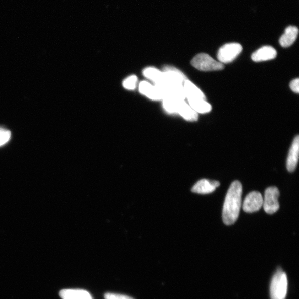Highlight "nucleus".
<instances>
[{
    "label": "nucleus",
    "instance_id": "obj_7",
    "mask_svg": "<svg viewBox=\"0 0 299 299\" xmlns=\"http://www.w3.org/2000/svg\"><path fill=\"white\" fill-rule=\"evenodd\" d=\"M165 81L168 84L176 85H183L186 77L180 70L172 67H166L164 69Z\"/></svg>",
    "mask_w": 299,
    "mask_h": 299
},
{
    "label": "nucleus",
    "instance_id": "obj_22",
    "mask_svg": "<svg viewBox=\"0 0 299 299\" xmlns=\"http://www.w3.org/2000/svg\"><path fill=\"white\" fill-rule=\"evenodd\" d=\"M299 80L298 78H296L294 80H293L290 84V88L293 91L295 92L296 93H298L299 92Z\"/></svg>",
    "mask_w": 299,
    "mask_h": 299
},
{
    "label": "nucleus",
    "instance_id": "obj_4",
    "mask_svg": "<svg viewBox=\"0 0 299 299\" xmlns=\"http://www.w3.org/2000/svg\"><path fill=\"white\" fill-rule=\"evenodd\" d=\"M242 46L239 43H227L220 48L217 53V59L222 64L231 63L242 52Z\"/></svg>",
    "mask_w": 299,
    "mask_h": 299
},
{
    "label": "nucleus",
    "instance_id": "obj_20",
    "mask_svg": "<svg viewBox=\"0 0 299 299\" xmlns=\"http://www.w3.org/2000/svg\"><path fill=\"white\" fill-rule=\"evenodd\" d=\"M11 138V132L9 130L0 128V146L7 143Z\"/></svg>",
    "mask_w": 299,
    "mask_h": 299
},
{
    "label": "nucleus",
    "instance_id": "obj_12",
    "mask_svg": "<svg viewBox=\"0 0 299 299\" xmlns=\"http://www.w3.org/2000/svg\"><path fill=\"white\" fill-rule=\"evenodd\" d=\"M298 33V30L295 26L287 27L283 35L279 40V43L282 47L284 48L291 46L296 41Z\"/></svg>",
    "mask_w": 299,
    "mask_h": 299
},
{
    "label": "nucleus",
    "instance_id": "obj_3",
    "mask_svg": "<svg viewBox=\"0 0 299 299\" xmlns=\"http://www.w3.org/2000/svg\"><path fill=\"white\" fill-rule=\"evenodd\" d=\"M192 66L201 71H216L224 68V64L216 61L206 53H200L195 56L191 61Z\"/></svg>",
    "mask_w": 299,
    "mask_h": 299
},
{
    "label": "nucleus",
    "instance_id": "obj_9",
    "mask_svg": "<svg viewBox=\"0 0 299 299\" xmlns=\"http://www.w3.org/2000/svg\"><path fill=\"white\" fill-rule=\"evenodd\" d=\"M298 152L299 137L297 135L293 141L287 159L286 168L290 172H293L296 170L298 160Z\"/></svg>",
    "mask_w": 299,
    "mask_h": 299
},
{
    "label": "nucleus",
    "instance_id": "obj_8",
    "mask_svg": "<svg viewBox=\"0 0 299 299\" xmlns=\"http://www.w3.org/2000/svg\"><path fill=\"white\" fill-rule=\"evenodd\" d=\"M220 186V183L216 181H210L209 179H201L192 187L191 191L195 193L207 194L214 192L216 188Z\"/></svg>",
    "mask_w": 299,
    "mask_h": 299
},
{
    "label": "nucleus",
    "instance_id": "obj_11",
    "mask_svg": "<svg viewBox=\"0 0 299 299\" xmlns=\"http://www.w3.org/2000/svg\"><path fill=\"white\" fill-rule=\"evenodd\" d=\"M183 89L188 101L206 100L203 92L188 79L184 81Z\"/></svg>",
    "mask_w": 299,
    "mask_h": 299
},
{
    "label": "nucleus",
    "instance_id": "obj_13",
    "mask_svg": "<svg viewBox=\"0 0 299 299\" xmlns=\"http://www.w3.org/2000/svg\"><path fill=\"white\" fill-rule=\"evenodd\" d=\"M177 113L186 121L189 122H195L198 120V114L195 112L185 101H182L179 105Z\"/></svg>",
    "mask_w": 299,
    "mask_h": 299
},
{
    "label": "nucleus",
    "instance_id": "obj_14",
    "mask_svg": "<svg viewBox=\"0 0 299 299\" xmlns=\"http://www.w3.org/2000/svg\"><path fill=\"white\" fill-rule=\"evenodd\" d=\"M59 295L62 299H93L88 291L79 289H64Z\"/></svg>",
    "mask_w": 299,
    "mask_h": 299
},
{
    "label": "nucleus",
    "instance_id": "obj_21",
    "mask_svg": "<svg viewBox=\"0 0 299 299\" xmlns=\"http://www.w3.org/2000/svg\"><path fill=\"white\" fill-rule=\"evenodd\" d=\"M105 299H134L131 297L123 295L116 294L113 293H106L105 295Z\"/></svg>",
    "mask_w": 299,
    "mask_h": 299
},
{
    "label": "nucleus",
    "instance_id": "obj_17",
    "mask_svg": "<svg viewBox=\"0 0 299 299\" xmlns=\"http://www.w3.org/2000/svg\"><path fill=\"white\" fill-rule=\"evenodd\" d=\"M189 105L198 114L208 113L211 111V105L205 100L198 99L188 101Z\"/></svg>",
    "mask_w": 299,
    "mask_h": 299
},
{
    "label": "nucleus",
    "instance_id": "obj_2",
    "mask_svg": "<svg viewBox=\"0 0 299 299\" xmlns=\"http://www.w3.org/2000/svg\"><path fill=\"white\" fill-rule=\"evenodd\" d=\"M287 291V279L284 271L279 269L274 274L270 285L271 299H285Z\"/></svg>",
    "mask_w": 299,
    "mask_h": 299
},
{
    "label": "nucleus",
    "instance_id": "obj_18",
    "mask_svg": "<svg viewBox=\"0 0 299 299\" xmlns=\"http://www.w3.org/2000/svg\"><path fill=\"white\" fill-rule=\"evenodd\" d=\"M165 110L170 113H177L179 105L182 101L171 96H166L162 99Z\"/></svg>",
    "mask_w": 299,
    "mask_h": 299
},
{
    "label": "nucleus",
    "instance_id": "obj_5",
    "mask_svg": "<svg viewBox=\"0 0 299 299\" xmlns=\"http://www.w3.org/2000/svg\"><path fill=\"white\" fill-rule=\"evenodd\" d=\"M279 195V189L276 187H270L265 190L263 206L266 213L271 215L278 211Z\"/></svg>",
    "mask_w": 299,
    "mask_h": 299
},
{
    "label": "nucleus",
    "instance_id": "obj_15",
    "mask_svg": "<svg viewBox=\"0 0 299 299\" xmlns=\"http://www.w3.org/2000/svg\"><path fill=\"white\" fill-rule=\"evenodd\" d=\"M139 90L141 93L145 95L149 98L153 100L162 99L161 95L160 92L156 88L146 81H142L139 85Z\"/></svg>",
    "mask_w": 299,
    "mask_h": 299
},
{
    "label": "nucleus",
    "instance_id": "obj_10",
    "mask_svg": "<svg viewBox=\"0 0 299 299\" xmlns=\"http://www.w3.org/2000/svg\"><path fill=\"white\" fill-rule=\"evenodd\" d=\"M276 56L277 52L274 48L264 46L253 53L252 59L255 62H260L273 59Z\"/></svg>",
    "mask_w": 299,
    "mask_h": 299
},
{
    "label": "nucleus",
    "instance_id": "obj_1",
    "mask_svg": "<svg viewBox=\"0 0 299 299\" xmlns=\"http://www.w3.org/2000/svg\"><path fill=\"white\" fill-rule=\"evenodd\" d=\"M242 185L238 181H234L227 192L222 211L224 224H235L238 218L242 206Z\"/></svg>",
    "mask_w": 299,
    "mask_h": 299
},
{
    "label": "nucleus",
    "instance_id": "obj_19",
    "mask_svg": "<svg viewBox=\"0 0 299 299\" xmlns=\"http://www.w3.org/2000/svg\"><path fill=\"white\" fill-rule=\"evenodd\" d=\"M137 78L135 75L130 76L124 81L123 86L125 88L129 90H133L137 86Z\"/></svg>",
    "mask_w": 299,
    "mask_h": 299
},
{
    "label": "nucleus",
    "instance_id": "obj_16",
    "mask_svg": "<svg viewBox=\"0 0 299 299\" xmlns=\"http://www.w3.org/2000/svg\"><path fill=\"white\" fill-rule=\"evenodd\" d=\"M145 77L154 81L157 84L162 83L165 81L164 73L153 68H149L144 70Z\"/></svg>",
    "mask_w": 299,
    "mask_h": 299
},
{
    "label": "nucleus",
    "instance_id": "obj_6",
    "mask_svg": "<svg viewBox=\"0 0 299 299\" xmlns=\"http://www.w3.org/2000/svg\"><path fill=\"white\" fill-rule=\"evenodd\" d=\"M263 205V198L262 194L258 192L249 193L244 200L243 209L246 213H253L259 211Z\"/></svg>",
    "mask_w": 299,
    "mask_h": 299
}]
</instances>
